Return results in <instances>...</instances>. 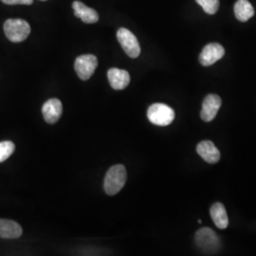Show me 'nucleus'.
<instances>
[{"label":"nucleus","mask_w":256,"mask_h":256,"mask_svg":"<svg viewBox=\"0 0 256 256\" xmlns=\"http://www.w3.org/2000/svg\"><path fill=\"white\" fill-rule=\"evenodd\" d=\"M225 54L224 48L218 43H210L204 46L200 55V62L203 66H209L218 62Z\"/></svg>","instance_id":"6e6552de"},{"label":"nucleus","mask_w":256,"mask_h":256,"mask_svg":"<svg viewBox=\"0 0 256 256\" xmlns=\"http://www.w3.org/2000/svg\"><path fill=\"white\" fill-rule=\"evenodd\" d=\"M128 174L124 165L117 164L112 166L104 178V188L108 196H115L124 188L126 182Z\"/></svg>","instance_id":"f257e3e1"},{"label":"nucleus","mask_w":256,"mask_h":256,"mask_svg":"<svg viewBox=\"0 0 256 256\" xmlns=\"http://www.w3.org/2000/svg\"><path fill=\"white\" fill-rule=\"evenodd\" d=\"M221 104H222V101L218 95L216 94L207 95L202 102V110L200 112L202 120L209 122L214 119Z\"/></svg>","instance_id":"0eeeda50"},{"label":"nucleus","mask_w":256,"mask_h":256,"mask_svg":"<svg viewBox=\"0 0 256 256\" xmlns=\"http://www.w3.org/2000/svg\"><path fill=\"white\" fill-rule=\"evenodd\" d=\"M148 120L155 126H166L173 122L174 111L164 104H153L147 110Z\"/></svg>","instance_id":"7ed1b4c3"},{"label":"nucleus","mask_w":256,"mask_h":256,"mask_svg":"<svg viewBox=\"0 0 256 256\" xmlns=\"http://www.w3.org/2000/svg\"><path fill=\"white\" fill-rule=\"evenodd\" d=\"M194 241L196 246L205 252H214L220 248V238L210 228L198 230L196 234Z\"/></svg>","instance_id":"20e7f679"},{"label":"nucleus","mask_w":256,"mask_h":256,"mask_svg":"<svg viewBox=\"0 0 256 256\" xmlns=\"http://www.w3.org/2000/svg\"><path fill=\"white\" fill-rule=\"evenodd\" d=\"M7 5H32L34 0H1Z\"/></svg>","instance_id":"a211bd4d"},{"label":"nucleus","mask_w":256,"mask_h":256,"mask_svg":"<svg viewBox=\"0 0 256 256\" xmlns=\"http://www.w3.org/2000/svg\"><path fill=\"white\" fill-rule=\"evenodd\" d=\"M23 234L22 227L14 220H0V238L16 239Z\"/></svg>","instance_id":"ddd939ff"},{"label":"nucleus","mask_w":256,"mask_h":256,"mask_svg":"<svg viewBox=\"0 0 256 256\" xmlns=\"http://www.w3.org/2000/svg\"><path fill=\"white\" fill-rule=\"evenodd\" d=\"M117 39L122 50L131 58H137L140 54V46L135 36L129 30L120 28L117 32Z\"/></svg>","instance_id":"423d86ee"},{"label":"nucleus","mask_w":256,"mask_h":256,"mask_svg":"<svg viewBox=\"0 0 256 256\" xmlns=\"http://www.w3.org/2000/svg\"><path fill=\"white\" fill-rule=\"evenodd\" d=\"M198 154L208 164H216L220 160V150L210 140H202L196 146Z\"/></svg>","instance_id":"9d476101"},{"label":"nucleus","mask_w":256,"mask_h":256,"mask_svg":"<svg viewBox=\"0 0 256 256\" xmlns=\"http://www.w3.org/2000/svg\"><path fill=\"white\" fill-rule=\"evenodd\" d=\"M42 113L46 122L50 124H54L62 116L63 104L58 99H50L43 104Z\"/></svg>","instance_id":"1a4fd4ad"},{"label":"nucleus","mask_w":256,"mask_h":256,"mask_svg":"<svg viewBox=\"0 0 256 256\" xmlns=\"http://www.w3.org/2000/svg\"><path fill=\"white\" fill-rule=\"evenodd\" d=\"M42 1H46V0H42Z\"/></svg>","instance_id":"6ab92c4d"},{"label":"nucleus","mask_w":256,"mask_h":256,"mask_svg":"<svg viewBox=\"0 0 256 256\" xmlns=\"http://www.w3.org/2000/svg\"><path fill=\"white\" fill-rule=\"evenodd\" d=\"M3 28L5 36L14 43L26 40L30 34V26L23 19H8Z\"/></svg>","instance_id":"f03ea898"},{"label":"nucleus","mask_w":256,"mask_h":256,"mask_svg":"<svg viewBox=\"0 0 256 256\" xmlns=\"http://www.w3.org/2000/svg\"><path fill=\"white\" fill-rule=\"evenodd\" d=\"M236 18L241 21L246 22L254 14V9L248 0H238L234 5Z\"/></svg>","instance_id":"2eb2a0df"},{"label":"nucleus","mask_w":256,"mask_h":256,"mask_svg":"<svg viewBox=\"0 0 256 256\" xmlns=\"http://www.w3.org/2000/svg\"><path fill=\"white\" fill-rule=\"evenodd\" d=\"M208 14H214L220 8V0H196Z\"/></svg>","instance_id":"f3484780"},{"label":"nucleus","mask_w":256,"mask_h":256,"mask_svg":"<svg viewBox=\"0 0 256 256\" xmlns=\"http://www.w3.org/2000/svg\"><path fill=\"white\" fill-rule=\"evenodd\" d=\"M210 218L214 225L220 230L226 229L229 225V218L224 205L220 202L212 204L210 209Z\"/></svg>","instance_id":"4468645a"},{"label":"nucleus","mask_w":256,"mask_h":256,"mask_svg":"<svg viewBox=\"0 0 256 256\" xmlns=\"http://www.w3.org/2000/svg\"><path fill=\"white\" fill-rule=\"evenodd\" d=\"M98 66V59L95 55L84 54L80 55L76 58L74 68L78 75V77L86 81L92 77L95 72V70Z\"/></svg>","instance_id":"39448f33"},{"label":"nucleus","mask_w":256,"mask_h":256,"mask_svg":"<svg viewBox=\"0 0 256 256\" xmlns=\"http://www.w3.org/2000/svg\"><path fill=\"white\" fill-rule=\"evenodd\" d=\"M16 150V146L10 140L0 142V162L8 160L10 156L14 154Z\"/></svg>","instance_id":"dca6fc26"},{"label":"nucleus","mask_w":256,"mask_h":256,"mask_svg":"<svg viewBox=\"0 0 256 256\" xmlns=\"http://www.w3.org/2000/svg\"><path fill=\"white\" fill-rule=\"evenodd\" d=\"M74 14L76 18L81 19L84 23L93 24L99 20V14L95 10L86 6L80 1H74L72 4Z\"/></svg>","instance_id":"f8f14e48"},{"label":"nucleus","mask_w":256,"mask_h":256,"mask_svg":"<svg viewBox=\"0 0 256 256\" xmlns=\"http://www.w3.org/2000/svg\"><path fill=\"white\" fill-rule=\"evenodd\" d=\"M108 78L110 86L115 90H122L128 88L130 82V75L128 72L120 68H110L108 72Z\"/></svg>","instance_id":"9b49d317"}]
</instances>
